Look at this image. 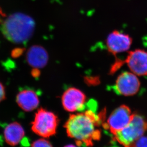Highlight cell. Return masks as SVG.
<instances>
[{
	"instance_id": "1",
	"label": "cell",
	"mask_w": 147,
	"mask_h": 147,
	"mask_svg": "<svg viewBox=\"0 0 147 147\" xmlns=\"http://www.w3.org/2000/svg\"><path fill=\"white\" fill-rule=\"evenodd\" d=\"M91 108L71 115L65 125L67 134L76 140L77 145L90 147L93 146L94 141L100 138V131L97 128L104 123L106 111L96 115Z\"/></svg>"
},
{
	"instance_id": "2",
	"label": "cell",
	"mask_w": 147,
	"mask_h": 147,
	"mask_svg": "<svg viewBox=\"0 0 147 147\" xmlns=\"http://www.w3.org/2000/svg\"><path fill=\"white\" fill-rule=\"evenodd\" d=\"M35 22L31 17L21 13H14L6 19L1 26L6 39L14 44L26 42L33 36Z\"/></svg>"
},
{
	"instance_id": "3",
	"label": "cell",
	"mask_w": 147,
	"mask_h": 147,
	"mask_svg": "<svg viewBox=\"0 0 147 147\" xmlns=\"http://www.w3.org/2000/svg\"><path fill=\"white\" fill-rule=\"evenodd\" d=\"M147 131V120L140 115L133 113L129 124L114 136L115 140L123 147H134Z\"/></svg>"
},
{
	"instance_id": "4",
	"label": "cell",
	"mask_w": 147,
	"mask_h": 147,
	"mask_svg": "<svg viewBox=\"0 0 147 147\" xmlns=\"http://www.w3.org/2000/svg\"><path fill=\"white\" fill-rule=\"evenodd\" d=\"M58 124V117L54 113L40 109L32 123V130L42 137L49 138L55 134Z\"/></svg>"
},
{
	"instance_id": "5",
	"label": "cell",
	"mask_w": 147,
	"mask_h": 147,
	"mask_svg": "<svg viewBox=\"0 0 147 147\" xmlns=\"http://www.w3.org/2000/svg\"><path fill=\"white\" fill-rule=\"evenodd\" d=\"M124 64H127L130 71L137 76H147V51L137 49L129 52L124 60H117L112 67L111 71L114 73Z\"/></svg>"
},
{
	"instance_id": "6",
	"label": "cell",
	"mask_w": 147,
	"mask_h": 147,
	"mask_svg": "<svg viewBox=\"0 0 147 147\" xmlns=\"http://www.w3.org/2000/svg\"><path fill=\"white\" fill-rule=\"evenodd\" d=\"M140 82L137 75L131 72H124L117 76L114 85L112 86L117 94L132 96L139 92Z\"/></svg>"
},
{
	"instance_id": "7",
	"label": "cell",
	"mask_w": 147,
	"mask_h": 147,
	"mask_svg": "<svg viewBox=\"0 0 147 147\" xmlns=\"http://www.w3.org/2000/svg\"><path fill=\"white\" fill-rule=\"evenodd\" d=\"M133 114L129 107L121 105L112 112L106 123H103L102 126L114 135L129 124Z\"/></svg>"
},
{
	"instance_id": "8",
	"label": "cell",
	"mask_w": 147,
	"mask_h": 147,
	"mask_svg": "<svg viewBox=\"0 0 147 147\" xmlns=\"http://www.w3.org/2000/svg\"><path fill=\"white\" fill-rule=\"evenodd\" d=\"M86 96L84 92L75 88H69L62 97L63 107L70 112L80 111L85 109Z\"/></svg>"
},
{
	"instance_id": "9",
	"label": "cell",
	"mask_w": 147,
	"mask_h": 147,
	"mask_svg": "<svg viewBox=\"0 0 147 147\" xmlns=\"http://www.w3.org/2000/svg\"><path fill=\"white\" fill-rule=\"evenodd\" d=\"M132 43V39L130 36L117 30L110 33L106 40L108 51L114 55L129 50Z\"/></svg>"
},
{
	"instance_id": "10",
	"label": "cell",
	"mask_w": 147,
	"mask_h": 147,
	"mask_svg": "<svg viewBox=\"0 0 147 147\" xmlns=\"http://www.w3.org/2000/svg\"><path fill=\"white\" fill-rule=\"evenodd\" d=\"M48 55L46 50L40 45H34L29 48L26 54L29 65L36 69L45 67L48 61Z\"/></svg>"
},
{
	"instance_id": "11",
	"label": "cell",
	"mask_w": 147,
	"mask_h": 147,
	"mask_svg": "<svg viewBox=\"0 0 147 147\" xmlns=\"http://www.w3.org/2000/svg\"><path fill=\"white\" fill-rule=\"evenodd\" d=\"M16 101L18 106L26 112L33 111L39 104L38 95L34 91L31 89L21 91L17 94Z\"/></svg>"
},
{
	"instance_id": "12",
	"label": "cell",
	"mask_w": 147,
	"mask_h": 147,
	"mask_svg": "<svg viewBox=\"0 0 147 147\" xmlns=\"http://www.w3.org/2000/svg\"><path fill=\"white\" fill-rule=\"evenodd\" d=\"M3 134L7 144L11 146H16L20 143L24 137L25 132L20 123L13 122L6 127Z\"/></svg>"
},
{
	"instance_id": "13",
	"label": "cell",
	"mask_w": 147,
	"mask_h": 147,
	"mask_svg": "<svg viewBox=\"0 0 147 147\" xmlns=\"http://www.w3.org/2000/svg\"><path fill=\"white\" fill-rule=\"evenodd\" d=\"M31 147H53L49 142L45 139H39L34 142Z\"/></svg>"
},
{
	"instance_id": "14",
	"label": "cell",
	"mask_w": 147,
	"mask_h": 147,
	"mask_svg": "<svg viewBox=\"0 0 147 147\" xmlns=\"http://www.w3.org/2000/svg\"><path fill=\"white\" fill-rule=\"evenodd\" d=\"M134 147H147V137L142 136L135 143Z\"/></svg>"
},
{
	"instance_id": "15",
	"label": "cell",
	"mask_w": 147,
	"mask_h": 147,
	"mask_svg": "<svg viewBox=\"0 0 147 147\" xmlns=\"http://www.w3.org/2000/svg\"><path fill=\"white\" fill-rule=\"evenodd\" d=\"M5 98V89L3 84L0 82V103L4 100Z\"/></svg>"
},
{
	"instance_id": "16",
	"label": "cell",
	"mask_w": 147,
	"mask_h": 147,
	"mask_svg": "<svg viewBox=\"0 0 147 147\" xmlns=\"http://www.w3.org/2000/svg\"><path fill=\"white\" fill-rule=\"evenodd\" d=\"M78 147L77 146H75V145H67V146H65V147Z\"/></svg>"
}]
</instances>
